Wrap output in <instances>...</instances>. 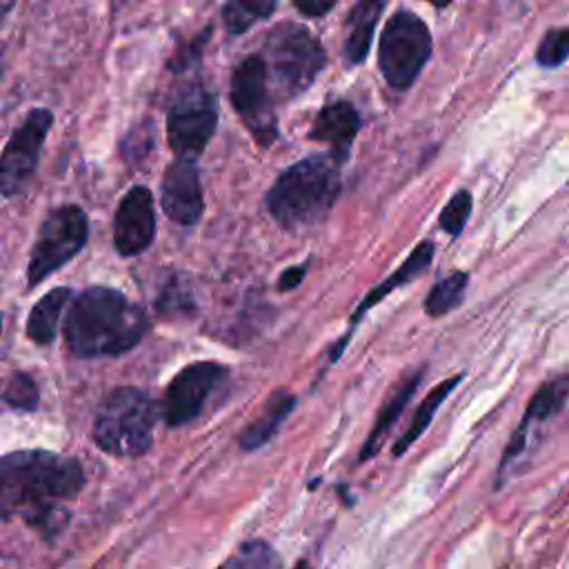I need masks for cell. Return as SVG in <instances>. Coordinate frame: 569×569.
Listing matches in <instances>:
<instances>
[{"label":"cell","instance_id":"obj_27","mask_svg":"<svg viewBox=\"0 0 569 569\" xmlns=\"http://www.w3.org/2000/svg\"><path fill=\"white\" fill-rule=\"evenodd\" d=\"M471 213V193L460 189L458 193H453V198L447 202V207L440 213V227L449 233V236H458Z\"/></svg>","mask_w":569,"mask_h":569},{"label":"cell","instance_id":"obj_12","mask_svg":"<svg viewBox=\"0 0 569 569\" xmlns=\"http://www.w3.org/2000/svg\"><path fill=\"white\" fill-rule=\"evenodd\" d=\"M156 238L153 196L147 187H131L113 216V247L120 256H138Z\"/></svg>","mask_w":569,"mask_h":569},{"label":"cell","instance_id":"obj_10","mask_svg":"<svg viewBox=\"0 0 569 569\" xmlns=\"http://www.w3.org/2000/svg\"><path fill=\"white\" fill-rule=\"evenodd\" d=\"M53 124V113L44 107L31 109L20 127L9 138L7 147L0 153V193L16 196L20 193L31 176L36 173L40 149L47 140V133Z\"/></svg>","mask_w":569,"mask_h":569},{"label":"cell","instance_id":"obj_5","mask_svg":"<svg viewBox=\"0 0 569 569\" xmlns=\"http://www.w3.org/2000/svg\"><path fill=\"white\" fill-rule=\"evenodd\" d=\"M262 58L269 80H276L282 98H296L307 91L327 60L318 38L302 24L293 22H280L269 31Z\"/></svg>","mask_w":569,"mask_h":569},{"label":"cell","instance_id":"obj_21","mask_svg":"<svg viewBox=\"0 0 569 569\" xmlns=\"http://www.w3.org/2000/svg\"><path fill=\"white\" fill-rule=\"evenodd\" d=\"M569 398V373L556 376L551 380H547L529 400L525 418L520 420V427H525L529 431L531 422H547L553 416H558L562 411V407L567 405Z\"/></svg>","mask_w":569,"mask_h":569},{"label":"cell","instance_id":"obj_13","mask_svg":"<svg viewBox=\"0 0 569 569\" xmlns=\"http://www.w3.org/2000/svg\"><path fill=\"white\" fill-rule=\"evenodd\" d=\"M160 204L167 218L182 227H193L204 211L200 173L196 160L176 158L162 176Z\"/></svg>","mask_w":569,"mask_h":569},{"label":"cell","instance_id":"obj_22","mask_svg":"<svg viewBox=\"0 0 569 569\" xmlns=\"http://www.w3.org/2000/svg\"><path fill=\"white\" fill-rule=\"evenodd\" d=\"M276 9V0H227L222 22L229 33H244L256 22L267 20Z\"/></svg>","mask_w":569,"mask_h":569},{"label":"cell","instance_id":"obj_15","mask_svg":"<svg viewBox=\"0 0 569 569\" xmlns=\"http://www.w3.org/2000/svg\"><path fill=\"white\" fill-rule=\"evenodd\" d=\"M293 407H296V396L291 391L287 389L273 391L262 405V409L256 413V418H251L244 431L240 433L238 438L240 447L244 451H256L264 447L278 433L280 425L289 418Z\"/></svg>","mask_w":569,"mask_h":569},{"label":"cell","instance_id":"obj_7","mask_svg":"<svg viewBox=\"0 0 569 569\" xmlns=\"http://www.w3.org/2000/svg\"><path fill=\"white\" fill-rule=\"evenodd\" d=\"M89 220L78 204H62L47 213L42 220L29 264H27V284L36 287L62 264H67L87 242Z\"/></svg>","mask_w":569,"mask_h":569},{"label":"cell","instance_id":"obj_29","mask_svg":"<svg viewBox=\"0 0 569 569\" xmlns=\"http://www.w3.org/2000/svg\"><path fill=\"white\" fill-rule=\"evenodd\" d=\"M305 273H307V264H296V267L284 269L282 276H280V280H278V289H280V291H291L293 287H298V284L302 282Z\"/></svg>","mask_w":569,"mask_h":569},{"label":"cell","instance_id":"obj_3","mask_svg":"<svg viewBox=\"0 0 569 569\" xmlns=\"http://www.w3.org/2000/svg\"><path fill=\"white\" fill-rule=\"evenodd\" d=\"M333 156H309L287 167L267 191L271 218L287 227L320 222L340 193V169Z\"/></svg>","mask_w":569,"mask_h":569},{"label":"cell","instance_id":"obj_11","mask_svg":"<svg viewBox=\"0 0 569 569\" xmlns=\"http://www.w3.org/2000/svg\"><path fill=\"white\" fill-rule=\"evenodd\" d=\"M227 378V367L211 360H198L182 367L167 385L162 396V418L167 427H182L196 420L211 391Z\"/></svg>","mask_w":569,"mask_h":569},{"label":"cell","instance_id":"obj_2","mask_svg":"<svg viewBox=\"0 0 569 569\" xmlns=\"http://www.w3.org/2000/svg\"><path fill=\"white\" fill-rule=\"evenodd\" d=\"M142 307L111 287H89L73 298L64 318V342L76 358H104L131 351L147 333Z\"/></svg>","mask_w":569,"mask_h":569},{"label":"cell","instance_id":"obj_19","mask_svg":"<svg viewBox=\"0 0 569 569\" xmlns=\"http://www.w3.org/2000/svg\"><path fill=\"white\" fill-rule=\"evenodd\" d=\"M420 380H422V371H416V373H413L411 378H407L398 389L391 391V396H389L387 402L382 405V409H380V413H378V418H376V422H373V427H371V431H369V436H367V440H365V445H362V449H360L358 462H365V460H369L371 456L378 453V449H380V445H382L387 431H389V429L393 427V422L400 418L402 409H405L407 402L411 400V396H413V391L418 389Z\"/></svg>","mask_w":569,"mask_h":569},{"label":"cell","instance_id":"obj_24","mask_svg":"<svg viewBox=\"0 0 569 569\" xmlns=\"http://www.w3.org/2000/svg\"><path fill=\"white\" fill-rule=\"evenodd\" d=\"M469 276L465 271H453L451 276L442 278L438 284H433V289L429 291L427 300H425V311L431 318L445 316L451 309H456L465 296Z\"/></svg>","mask_w":569,"mask_h":569},{"label":"cell","instance_id":"obj_31","mask_svg":"<svg viewBox=\"0 0 569 569\" xmlns=\"http://www.w3.org/2000/svg\"><path fill=\"white\" fill-rule=\"evenodd\" d=\"M431 4H436V7H445V4H449L451 0H429Z\"/></svg>","mask_w":569,"mask_h":569},{"label":"cell","instance_id":"obj_30","mask_svg":"<svg viewBox=\"0 0 569 569\" xmlns=\"http://www.w3.org/2000/svg\"><path fill=\"white\" fill-rule=\"evenodd\" d=\"M13 2H16V0H0V22H2V20H4V16L11 11Z\"/></svg>","mask_w":569,"mask_h":569},{"label":"cell","instance_id":"obj_28","mask_svg":"<svg viewBox=\"0 0 569 569\" xmlns=\"http://www.w3.org/2000/svg\"><path fill=\"white\" fill-rule=\"evenodd\" d=\"M338 0H293L296 9L309 18H318L325 16L329 9L336 7Z\"/></svg>","mask_w":569,"mask_h":569},{"label":"cell","instance_id":"obj_16","mask_svg":"<svg viewBox=\"0 0 569 569\" xmlns=\"http://www.w3.org/2000/svg\"><path fill=\"white\" fill-rule=\"evenodd\" d=\"M385 0H360L347 16V33H345V58L351 64H360L371 47L373 29L382 13Z\"/></svg>","mask_w":569,"mask_h":569},{"label":"cell","instance_id":"obj_17","mask_svg":"<svg viewBox=\"0 0 569 569\" xmlns=\"http://www.w3.org/2000/svg\"><path fill=\"white\" fill-rule=\"evenodd\" d=\"M431 256H433V242H431V240H422V242L409 253V258H407L385 282H380L378 287H373V289L365 296V300L356 307V311H353V316H351V327L358 325V320L367 313V309H371L376 302H380L387 293H391L393 289H398V287L407 284L409 280L418 278V276L429 267Z\"/></svg>","mask_w":569,"mask_h":569},{"label":"cell","instance_id":"obj_32","mask_svg":"<svg viewBox=\"0 0 569 569\" xmlns=\"http://www.w3.org/2000/svg\"><path fill=\"white\" fill-rule=\"evenodd\" d=\"M296 569H311V567H309V562H307V560H300V562L296 565Z\"/></svg>","mask_w":569,"mask_h":569},{"label":"cell","instance_id":"obj_33","mask_svg":"<svg viewBox=\"0 0 569 569\" xmlns=\"http://www.w3.org/2000/svg\"><path fill=\"white\" fill-rule=\"evenodd\" d=\"M0 331H2V316H0Z\"/></svg>","mask_w":569,"mask_h":569},{"label":"cell","instance_id":"obj_20","mask_svg":"<svg viewBox=\"0 0 569 569\" xmlns=\"http://www.w3.org/2000/svg\"><path fill=\"white\" fill-rule=\"evenodd\" d=\"M460 380H462L460 373H458V376H451V378L438 382V385L427 393V398L418 405L416 416H413L409 429H407V431L396 440V445H393V456H396V458L402 456V453L427 431V427L431 425V420H433L438 407L442 405V400L453 391V387H456Z\"/></svg>","mask_w":569,"mask_h":569},{"label":"cell","instance_id":"obj_1","mask_svg":"<svg viewBox=\"0 0 569 569\" xmlns=\"http://www.w3.org/2000/svg\"><path fill=\"white\" fill-rule=\"evenodd\" d=\"M84 489L78 458L47 449H22L0 456V520L22 518L44 538L62 533L69 522L64 500Z\"/></svg>","mask_w":569,"mask_h":569},{"label":"cell","instance_id":"obj_9","mask_svg":"<svg viewBox=\"0 0 569 569\" xmlns=\"http://www.w3.org/2000/svg\"><path fill=\"white\" fill-rule=\"evenodd\" d=\"M218 124L216 98L202 87H187L169 109L167 140L176 158L196 160L209 144Z\"/></svg>","mask_w":569,"mask_h":569},{"label":"cell","instance_id":"obj_23","mask_svg":"<svg viewBox=\"0 0 569 569\" xmlns=\"http://www.w3.org/2000/svg\"><path fill=\"white\" fill-rule=\"evenodd\" d=\"M216 569H280V556L269 542L260 538H251V540H244Z\"/></svg>","mask_w":569,"mask_h":569},{"label":"cell","instance_id":"obj_18","mask_svg":"<svg viewBox=\"0 0 569 569\" xmlns=\"http://www.w3.org/2000/svg\"><path fill=\"white\" fill-rule=\"evenodd\" d=\"M71 300L69 287H56L49 293H44L33 307L27 318V338L36 345H51L58 336V325L64 307Z\"/></svg>","mask_w":569,"mask_h":569},{"label":"cell","instance_id":"obj_25","mask_svg":"<svg viewBox=\"0 0 569 569\" xmlns=\"http://www.w3.org/2000/svg\"><path fill=\"white\" fill-rule=\"evenodd\" d=\"M0 398L18 411H36L40 405V391L36 380L27 371H13L0 389Z\"/></svg>","mask_w":569,"mask_h":569},{"label":"cell","instance_id":"obj_14","mask_svg":"<svg viewBox=\"0 0 569 569\" xmlns=\"http://www.w3.org/2000/svg\"><path fill=\"white\" fill-rule=\"evenodd\" d=\"M358 131H360V116L356 107L347 100H333L318 111L309 129V138L322 144H329L331 156L338 162H342Z\"/></svg>","mask_w":569,"mask_h":569},{"label":"cell","instance_id":"obj_8","mask_svg":"<svg viewBox=\"0 0 569 569\" xmlns=\"http://www.w3.org/2000/svg\"><path fill=\"white\" fill-rule=\"evenodd\" d=\"M229 100L260 147H269L278 138L269 71L262 56L251 53L236 64L229 84Z\"/></svg>","mask_w":569,"mask_h":569},{"label":"cell","instance_id":"obj_6","mask_svg":"<svg viewBox=\"0 0 569 569\" xmlns=\"http://www.w3.org/2000/svg\"><path fill=\"white\" fill-rule=\"evenodd\" d=\"M431 56V33L427 24L409 13L396 11L380 36L378 62L389 87L402 91L413 84Z\"/></svg>","mask_w":569,"mask_h":569},{"label":"cell","instance_id":"obj_4","mask_svg":"<svg viewBox=\"0 0 569 569\" xmlns=\"http://www.w3.org/2000/svg\"><path fill=\"white\" fill-rule=\"evenodd\" d=\"M158 407L153 398L138 387L111 389L93 420V442L109 456L138 458L153 445Z\"/></svg>","mask_w":569,"mask_h":569},{"label":"cell","instance_id":"obj_26","mask_svg":"<svg viewBox=\"0 0 569 569\" xmlns=\"http://www.w3.org/2000/svg\"><path fill=\"white\" fill-rule=\"evenodd\" d=\"M569 58V27L551 29L538 44L536 60L542 67H558Z\"/></svg>","mask_w":569,"mask_h":569}]
</instances>
